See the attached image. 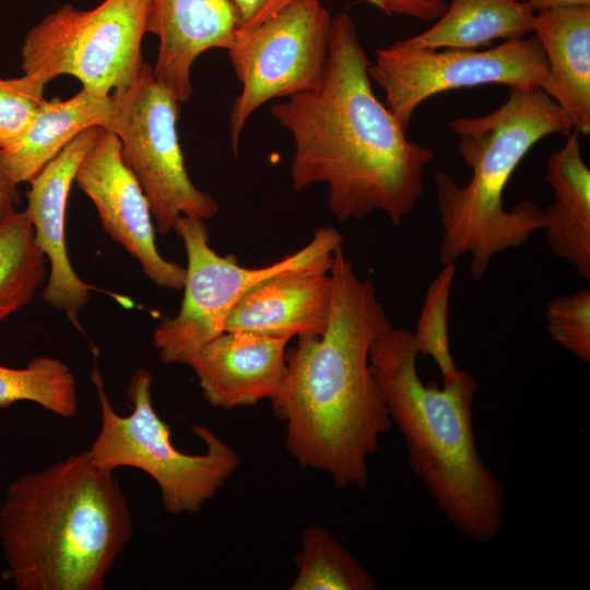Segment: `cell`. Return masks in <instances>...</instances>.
<instances>
[{"instance_id": "obj_12", "label": "cell", "mask_w": 590, "mask_h": 590, "mask_svg": "<svg viewBox=\"0 0 590 590\" xmlns=\"http://www.w3.org/2000/svg\"><path fill=\"white\" fill-rule=\"evenodd\" d=\"M74 181L94 203L107 235L139 261L144 274L160 287L182 290L186 267L160 253L149 201L125 165L115 133L101 129Z\"/></svg>"}, {"instance_id": "obj_15", "label": "cell", "mask_w": 590, "mask_h": 590, "mask_svg": "<svg viewBox=\"0 0 590 590\" xmlns=\"http://www.w3.org/2000/svg\"><path fill=\"white\" fill-rule=\"evenodd\" d=\"M237 30L232 0H150L148 33L160 39L154 78L179 104L189 101L194 60L212 48L228 50Z\"/></svg>"}, {"instance_id": "obj_18", "label": "cell", "mask_w": 590, "mask_h": 590, "mask_svg": "<svg viewBox=\"0 0 590 590\" xmlns=\"http://www.w3.org/2000/svg\"><path fill=\"white\" fill-rule=\"evenodd\" d=\"M545 180L554 192V201L544 210L546 245L589 281L590 169L582 158L576 130L548 157Z\"/></svg>"}, {"instance_id": "obj_17", "label": "cell", "mask_w": 590, "mask_h": 590, "mask_svg": "<svg viewBox=\"0 0 590 590\" xmlns=\"http://www.w3.org/2000/svg\"><path fill=\"white\" fill-rule=\"evenodd\" d=\"M533 32L547 63L543 91L578 133L590 134V7L540 11Z\"/></svg>"}, {"instance_id": "obj_30", "label": "cell", "mask_w": 590, "mask_h": 590, "mask_svg": "<svg viewBox=\"0 0 590 590\" xmlns=\"http://www.w3.org/2000/svg\"><path fill=\"white\" fill-rule=\"evenodd\" d=\"M533 11H547L565 8L590 7V0H522Z\"/></svg>"}, {"instance_id": "obj_29", "label": "cell", "mask_w": 590, "mask_h": 590, "mask_svg": "<svg viewBox=\"0 0 590 590\" xmlns=\"http://www.w3.org/2000/svg\"><path fill=\"white\" fill-rule=\"evenodd\" d=\"M17 184L5 169L0 157V225L15 211L19 202Z\"/></svg>"}, {"instance_id": "obj_9", "label": "cell", "mask_w": 590, "mask_h": 590, "mask_svg": "<svg viewBox=\"0 0 590 590\" xmlns=\"http://www.w3.org/2000/svg\"><path fill=\"white\" fill-rule=\"evenodd\" d=\"M108 131L120 141L125 165L143 190L162 235L184 216L214 217L217 203L194 186L185 166L177 134L179 103L143 61L126 85L114 90Z\"/></svg>"}, {"instance_id": "obj_27", "label": "cell", "mask_w": 590, "mask_h": 590, "mask_svg": "<svg viewBox=\"0 0 590 590\" xmlns=\"http://www.w3.org/2000/svg\"><path fill=\"white\" fill-rule=\"evenodd\" d=\"M387 15H405L425 22L436 21L445 12L444 0H365Z\"/></svg>"}, {"instance_id": "obj_24", "label": "cell", "mask_w": 590, "mask_h": 590, "mask_svg": "<svg viewBox=\"0 0 590 590\" xmlns=\"http://www.w3.org/2000/svg\"><path fill=\"white\" fill-rule=\"evenodd\" d=\"M455 273V263L445 264L432 281L416 329L412 332L418 353L433 358L444 380L451 378L459 369L450 351L448 327L449 299Z\"/></svg>"}, {"instance_id": "obj_1", "label": "cell", "mask_w": 590, "mask_h": 590, "mask_svg": "<svg viewBox=\"0 0 590 590\" xmlns=\"http://www.w3.org/2000/svg\"><path fill=\"white\" fill-rule=\"evenodd\" d=\"M370 61L347 13L332 19L329 51L319 84L271 107L293 138L295 191L322 182L338 221L385 213L394 226L413 211L424 191L434 151L411 141L375 95Z\"/></svg>"}, {"instance_id": "obj_26", "label": "cell", "mask_w": 590, "mask_h": 590, "mask_svg": "<svg viewBox=\"0 0 590 590\" xmlns=\"http://www.w3.org/2000/svg\"><path fill=\"white\" fill-rule=\"evenodd\" d=\"M44 88L40 81L25 73L0 79V149L17 140L30 127L46 102Z\"/></svg>"}, {"instance_id": "obj_28", "label": "cell", "mask_w": 590, "mask_h": 590, "mask_svg": "<svg viewBox=\"0 0 590 590\" xmlns=\"http://www.w3.org/2000/svg\"><path fill=\"white\" fill-rule=\"evenodd\" d=\"M238 12V31L251 28L298 0H232Z\"/></svg>"}, {"instance_id": "obj_5", "label": "cell", "mask_w": 590, "mask_h": 590, "mask_svg": "<svg viewBox=\"0 0 590 590\" xmlns=\"http://www.w3.org/2000/svg\"><path fill=\"white\" fill-rule=\"evenodd\" d=\"M458 151L470 167L460 186L446 172L435 176L437 210L442 228L440 262L470 255L473 280L486 274L494 256L523 245L545 226L544 210L523 200L507 210L504 191L527 153L551 134L567 135L573 126L565 111L540 87L510 88L492 113L450 122Z\"/></svg>"}, {"instance_id": "obj_16", "label": "cell", "mask_w": 590, "mask_h": 590, "mask_svg": "<svg viewBox=\"0 0 590 590\" xmlns=\"http://www.w3.org/2000/svg\"><path fill=\"white\" fill-rule=\"evenodd\" d=\"M331 264L292 269L261 281L234 306L224 332L249 331L287 339L321 335L331 310Z\"/></svg>"}, {"instance_id": "obj_13", "label": "cell", "mask_w": 590, "mask_h": 590, "mask_svg": "<svg viewBox=\"0 0 590 590\" xmlns=\"http://www.w3.org/2000/svg\"><path fill=\"white\" fill-rule=\"evenodd\" d=\"M101 127L80 133L31 181L25 209L35 243L49 262L48 282L42 297L62 310L80 328L78 312L90 302L92 285L74 271L67 248L66 212L76 169L95 142Z\"/></svg>"}, {"instance_id": "obj_21", "label": "cell", "mask_w": 590, "mask_h": 590, "mask_svg": "<svg viewBox=\"0 0 590 590\" xmlns=\"http://www.w3.org/2000/svg\"><path fill=\"white\" fill-rule=\"evenodd\" d=\"M46 275V257L35 243L26 211L0 225V322L32 300Z\"/></svg>"}, {"instance_id": "obj_4", "label": "cell", "mask_w": 590, "mask_h": 590, "mask_svg": "<svg viewBox=\"0 0 590 590\" xmlns=\"http://www.w3.org/2000/svg\"><path fill=\"white\" fill-rule=\"evenodd\" d=\"M418 355L412 332L393 327L371 345L369 367L404 438L409 467L457 530L491 543L503 528L506 494L476 448L473 403L479 384L464 369L441 388L424 384Z\"/></svg>"}, {"instance_id": "obj_8", "label": "cell", "mask_w": 590, "mask_h": 590, "mask_svg": "<svg viewBox=\"0 0 590 590\" xmlns=\"http://www.w3.org/2000/svg\"><path fill=\"white\" fill-rule=\"evenodd\" d=\"M150 0H104L92 10L63 4L24 36L22 70L44 85L66 74L82 88L110 93L129 83L144 59Z\"/></svg>"}, {"instance_id": "obj_14", "label": "cell", "mask_w": 590, "mask_h": 590, "mask_svg": "<svg viewBox=\"0 0 590 590\" xmlns=\"http://www.w3.org/2000/svg\"><path fill=\"white\" fill-rule=\"evenodd\" d=\"M291 339L249 331H225L189 363L204 400L214 408L249 406L278 394Z\"/></svg>"}, {"instance_id": "obj_20", "label": "cell", "mask_w": 590, "mask_h": 590, "mask_svg": "<svg viewBox=\"0 0 590 590\" xmlns=\"http://www.w3.org/2000/svg\"><path fill=\"white\" fill-rule=\"evenodd\" d=\"M534 15L520 0H451L430 27L402 43L430 49H477L495 39L524 37L533 32Z\"/></svg>"}, {"instance_id": "obj_25", "label": "cell", "mask_w": 590, "mask_h": 590, "mask_svg": "<svg viewBox=\"0 0 590 590\" xmlns=\"http://www.w3.org/2000/svg\"><path fill=\"white\" fill-rule=\"evenodd\" d=\"M551 339L583 363L590 362V291L557 296L545 307Z\"/></svg>"}, {"instance_id": "obj_22", "label": "cell", "mask_w": 590, "mask_h": 590, "mask_svg": "<svg viewBox=\"0 0 590 590\" xmlns=\"http://www.w3.org/2000/svg\"><path fill=\"white\" fill-rule=\"evenodd\" d=\"M295 556L298 568L291 590H375L374 577L342 546L333 534L317 524L307 526Z\"/></svg>"}, {"instance_id": "obj_11", "label": "cell", "mask_w": 590, "mask_h": 590, "mask_svg": "<svg viewBox=\"0 0 590 590\" xmlns=\"http://www.w3.org/2000/svg\"><path fill=\"white\" fill-rule=\"evenodd\" d=\"M332 19L320 0H298L260 24L236 33L228 49L240 94L229 116L236 154L249 116L276 97L315 88L323 74Z\"/></svg>"}, {"instance_id": "obj_6", "label": "cell", "mask_w": 590, "mask_h": 590, "mask_svg": "<svg viewBox=\"0 0 590 590\" xmlns=\"http://www.w3.org/2000/svg\"><path fill=\"white\" fill-rule=\"evenodd\" d=\"M91 378L101 414L99 432L87 449L92 460L110 472L129 467L149 474L168 514H198L239 467L238 453L203 425L192 426L204 442L203 453H185L174 446L170 427L153 406V378L144 367H139L130 379L128 398L132 411L127 416L113 409L96 363Z\"/></svg>"}, {"instance_id": "obj_23", "label": "cell", "mask_w": 590, "mask_h": 590, "mask_svg": "<svg viewBox=\"0 0 590 590\" xmlns=\"http://www.w3.org/2000/svg\"><path fill=\"white\" fill-rule=\"evenodd\" d=\"M34 402L60 417L78 411V389L70 367L51 356H37L23 368L0 365V409Z\"/></svg>"}, {"instance_id": "obj_10", "label": "cell", "mask_w": 590, "mask_h": 590, "mask_svg": "<svg viewBox=\"0 0 590 590\" xmlns=\"http://www.w3.org/2000/svg\"><path fill=\"white\" fill-rule=\"evenodd\" d=\"M368 74L404 129L429 97L461 87L503 84L544 88L547 63L536 36L504 40L488 49H430L402 40L376 51Z\"/></svg>"}, {"instance_id": "obj_7", "label": "cell", "mask_w": 590, "mask_h": 590, "mask_svg": "<svg viewBox=\"0 0 590 590\" xmlns=\"http://www.w3.org/2000/svg\"><path fill=\"white\" fill-rule=\"evenodd\" d=\"M205 220L181 216L174 231L187 253L184 298L178 312L161 320L153 344L165 364L189 365L212 340L224 332L225 321L240 298L255 285L283 271L331 264L342 245L333 227H320L299 250L261 268H247L220 256L210 245Z\"/></svg>"}, {"instance_id": "obj_3", "label": "cell", "mask_w": 590, "mask_h": 590, "mask_svg": "<svg viewBox=\"0 0 590 590\" xmlns=\"http://www.w3.org/2000/svg\"><path fill=\"white\" fill-rule=\"evenodd\" d=\"M133 534L114 472L87 449L14 479L0 505L3 578L16 590H103Z\"/></svg>"}, {"instance_id": "obj_19", "label": "cell", "mask_w": 590, "mask_h": 590, "mask_svg": "<svg viewBox=\"0 0 590 590\" xmlns=\"http://www.w3.org/2000/svg\"><path fill=\"white\" fill-rule=\"evenodd\" d=\"M111 98L82 88L66 101H46L26 131L0 149L1 161L17 184L31 182L80 133L108 129Z\"/></svg>"}, {"instance_id": "obj_2", "label": "cell", "mask_w": 590, "mask_h": 590, "mask_svg": "<svg viewBox=\"0 0 590 590\" xmlns=\"http://www.w3.org/2000/svg\"><path fill=\"white\" fill-rule=\"evenodd\" d=\"M330 275L328 327L321 335L297 337L287 347L284 379L271 403L299 467L326 472L338 488L363 489L368 457L392 426L369 350L393 326L375 285L355 272L342 245Z\"/></svg>"}]
</instances>
